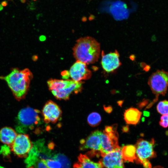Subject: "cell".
<instances>
[{"mask_svg": "<svg viewBox=\"0 0 168 168\" xmlns=\"http://www.w3.org/2000/svg\"><path fill=\"white\" fill-rule=\"evenodd\" d=\"M48 168H62V164L59 161L54 159L41 160Z\"/></svg>", "mask_w": 168, "mask_h": 168, "instance_id": "603a6c76", "label": "cell"}, {"mask_svg": "<svg viewBox=\"0 0 168 168\" xmlns=\"http://www.w3.org/2000/svg\"><path fill=\"white\" fill-rule=\"evenodd\" d=\"M129 130V127L128 125L123 126L122 128V131L123 132H127Z\"/></svg>", "mask_w": 168, "mask_h": 168, "instance_id": "4316f807", "label": "cell"}, {"mask_svg": "<svg viewBox=\"0 0 168 168\" xmlns=\"http://www.w3.org/2000/svg\"><path fill=\"white\" fill-rule=\"evenodd\" d=\"M101 56V63L102 68L107 72L114 71L121 65L119 55L117 50L106 54H105L102 51Z\"/></svg>", "mask_w": 168, "mask_h": 168, "instance_id": "7c38bea8", "label": "cell"}, {"mask_svg": "<svg viewBox=\"0 0 168 168\" xmlns=\"http://www.w3.org/2000/svg\"><path fill=\"white\" fill-rule=\"evenodd\" d=\"M101 121V118L100 114L96 112L90 113L87 118V122L88 124L92 127L98 126Z\"/></svg>", "mask_w": 168, "mask_h": 168, "instance_id": "d6986e66", "label": "cell"}, {"mask_svg": "<svg viewBox=\"0 0 168 168\" xmlns=\"http://www.w3.org/2000/svg\"><path fill=\"white\" fill-rule=\"evenodd\" d=\"M33 166L35 168H48L41 159L37 161Z\"/></svg>", "mask_w": 168, "mask_h": 168, "instance_id": "d4e9b609", "label": "cell"}, {"mask_svg": "<svg viewBox=\"0 0 168 168\" xmlns=\"http://www.w3.org/2000/svg\"><path fill=\"white\" fill-rule=\"evenodd\" d=\"M44 122L40 110L29 107H26L19 111L16 118V131L19 133L26 134L34 130L36 131Z\"/></svg>", "mask_w": 168, "mask_h": 168, "instance_id": "3957f363", "label": "cell"}, {"mask_svg": "<svg viewBox=\"0 0 168 168\" xmlns=\"http://www.w3.org/2000/svg\"><path fill=\"white\" fill-rule=\"evenodd\" d=\"M159 124L160 126L164 128L168 127V114L161 116Z\"/></svg>", "mask_w": 168, "mask_h": 168, "instance_id": "cb8c5ba5", "label": "cell"}, {"mask_svg": "<svg viewBox=\"0 0 168 168\" xmlns=\"http://www.w3.org/2000/svg\"><path fill=\"white\" fill-rule=\"evenodd\" d=\"M11 150L9 146L5 145L1 147L0 149V155H1L4 160L10 162L11 161L10 156Z\"/></svg>", "mask_w": 168, "mask_h": 168, "instance_id": "44dd1931", "label": "cell"}, {"mask_svg": "<svg viewBox=\"0 0 168 168\" xmlns=\"http://www.w3.org/2000/svg\"><path fill=\"white\" fill-rule=\"evenodd\" d=\"M104 108L105 111H106L107 113H110L112 110V107L110 106H104Z\"/></svg>", "mask_w": 168, "mask_h": 168, "instance_id": "484cf974", "label": "cell"}, {"mask_svg": "<svg viewBox=\"0 0 168 168\" xmlns=\"http://www.w3.org/2000/svg\"><path fill=\"white\" fill-rule=\"evenodd\" d=\"M154 143L153 138L150 141L140 138L135 145L136 150L135 160L137 163L142 164L145 168H152L149 159L156 156L153 148Z\"/></svg>", "mask_w": 168, "mask_h": 168, "instance_id": "52a82bcc", "label": "cell"}, {"mask_svg": "<svg viewBox=\"0 0 168 168\" xmlns=\"http://www.w3.org/2000/svg\"><path fill=\"white\" fill-rule=\"evenodd\" d=\"M100 131L98 130L92 132L85 139L80 141V150H90L88 154L91 156L100 155L101 142L100 137Z\"/></svg>", "mask_w": 168, "mask_h": 168, "instance_id": "9c48e42d", "label": "cell"}, {"mask_svg": "<svg viewBox=\"0 0 168 168\" xmlns=\"http://www.w3.org/2000/svg\"><path fill=\"white\" fill-rule=\"evenodd\" d=\"M41 113L44 123L54 124L60 119L62 112L57 104L50 100L45 104Z\"/></svg>", "mask_w": 168, "mask_h": 168, "instance_id": "30bf717a", "label": "cell"}, {"mask_svg": "<svg viewBox=\"0 0 168 168\" xmlns=\"http://www.w3.org/2000/svg\"><path fill=\"white\" fill-rule=\"evenodd\" d=\"M73 168H103V166L99 161L94 162L85 155L80 154L78 157V161L75 163Z\"/></svg>", "mask_w": 168, "mask_h": 168, "instance_id": "5bb4252c", "label": "cell"}, {"mask_svg": "<svg viewBox=\"0 0 168 168\" xmlns=\"http://www.w3.org/2000/svg\"><path fill=\"white\" fill-rule=\"evenodd\" d=\"M120 149L110 152L100 161L106 168H124Z\"/></svg>", "mask_w": 168, "mask_h": 168, "instance_id": "4fadbf2b", "label": "cell"}, {"mask_svg": "<svg viewBox=\"0 0 168 168\" xmlns=\"http://www.w3.org/2000/svg\"><path fill=\"white\" fill-rule=\"evenodd\" d=\"M52 159L57 160L61 163L62 168H69L70 164L67 158L64 155L60 154L55 155L52 157Z\"/></svg>", "mask_w": 168, "mask_h": 168, "instance_id": "7402d4cb", "label": "cell"}, {"mask_svg": "<svg viewBox=\"0 0 168 168\" xmlns=\"http://www.w3.org/2000/svg\"><path fill=\"white\" fill-rule=\"evenodd\" d=\"M83 82L72 80L50 79L47 81L49 89L55 97L59 100H67L72 94L81 92Z\"/></svg>", "mask_w": 168, "mask_h": 168, "instance_id": "277c9868", "label": "cell"}, {"mask_svg": "<svg viewBox=\"0 0 168 168\" xmlns=\"http://www.w3.org/2000/svg\"><path fill=\"white\" fill-rule=\"evenodd\" d=\"M142 114V113L137 109L131 107L125 110L124 119L127 124L136 125L139 123Z\"/></svg>", "mask_w": 168, "mask_h": 168, "instance_id": "e0dca14e", "label": "cell"}, {"mask_svg": "<svg viewBox=\"0 0 168 168\" xmlns=\"http://www.w3.org/2000/svg\"><path fill=\"white\" fill-rule=\"evenodd\" d=\"M157 112L163 115L168 114V100H164L160 101L156 106Z\"/></svg>", "mask_w": 168, "mask_h": 168, "instance_id": "ffe728a7", "label": "cell"}, {"mask_svg": "<svg viewBox=\"0 0 168 168\" xmlns=\"http://www.w3.org/2000/svg\"><path fill=\"white\" fill-rule=\"evenodd\" d=\"M110 11L115 18L119 20L127 18L128 14L126 4L121 1L113 3L110 7Z\"/></svg>", "mask_w": 168, "mask_h": 168, "instance_id": "9a60e30c", "label": "cell"}, {"mask_svg": "<svg viewBox=\"0 0 168 168\" xmlns=\"http://www.w3.org/2000/svg\"><path fill=\"white\" fill-rule=\"evenodd\" d=\"M72 50L77 61L86 64H92L97 61L99 58L100 45L95 39L86 36L77 40Z\"/></svg>", "mask_w": 168, "mask_h": 168, "instance_id": "7a4b0ae2", "label": "cell"}, {"mask_svg": "<svg viewBox=\"0 0 168 168\" xmlns=\"http://www.w3.org/2000/svg\"><path fill=\"white\" fill-rule=\"evenodd\" d=\"M3 8V6L1 4H0V11L2 10Z\"/></svg>", "mask_w": 168, "mask_h": 168, "instance_id": "f1b7e54d", "label": "cell"}, {"mask_svg": "<svg viewBox=\"0 0 168 168\" xmlns=\"http://www.w3.org/2000/svg\"><path fill=\"white\" fill-rule=\"evenodd\" d=\"M121 152L123 159L125 161L133 162L135 160L136 150L135 145L125 146L122 148Z\"/></svg>", "mask_w": 168, "mask_h": 168, "instance_id": "ac0fdd59", "label": "cell"}, {"mask_svg": "<svg viewBox=\"0 0 168 168\" xmlns=\"http://www.w3.org/2000/svg\"><path fill=\"white\" fill-rule=\"evenodd\" d=\"M28 168H35L33 166H31Z\"/></svg>", "mask_w": 168, "mask_h": 168, "instance_id": "4dcf8cb0", "label": "cell"}, {"mask_svg": "<svg viewBox=\"0 0 168 168\" xmlns=\"http://www.w3.org/2000/svg\"><path fill=\"white\" fill-rule=\"evenodd\" d=\"M32 78V73L28 68L20 70L14 68L8 75L0 76V79L7 82L15 98L18 101L25 98Z\"/></svg>", "mask_w": 168, "mask_h": 168, "instance_id": "6da1fadb", "label": "cell"}, {"mask_svg": "<svg viewBox=\"0 0 168 168\" xmlns=\"http://www.w3.org/2000/svg\"><path fill=\"white\" fill-rule=\"evenodd\" d=\"M34 1H35L36 0H34Z\"/></svg>", "mask_w": 168, "mask_h": 168, "instance_id": "d6a6232c", "label": "cell"}, {"mask_svg": "<svg viewBox=\"0 0 168 168\" xmlns=\"http://www.w3.org/2000/svg\"><path fill=\"white\" fill-rule=\"evenodd\" d=\"M0 168H3V167H1V166H0Z\"/></svg>", "mask_w": 168, "mask_h": 168, "instance_id": "1f68e13d", "label": "cell"}, {"mask_svg": "<svg viewBox=\"0 0 168 168\" xmlns=\"http://www.w3.org/2000/svg\"><path fill=\"white\" fill-rule=\"evenodd\" d=\"M1 5L3 6H6L7 5V2L6 1H4L2 2Z\"/></svg>", "mask_w": 168, "mask_h": 168, "instance_id": "83f0119b", "label": "cell"}, {"mask_svg": "<svg viewBox=\"0 0 168 168\" xmlns=\"http://www.w3.org/2000/svg\"><path fill=\"white\" fill-rule=\"evenodd\" d=\"M117 126L116 124L106 126L103 132L100 131L101 142L100 153L102 157L110 152L120 149L118 143Z\"/></svg>", "mask_w": 168, "mask_h": 168, "instance_id": "8992f818", "label": "cell"}, {"mask_svg": "<svg viewBox=\"0 0 168 168\" xmlns=\"http://www.w3.org/2000/svg\"><path fill=\"white\" fill-rule=\"evenodd\" d=\"M68 73L71 80L77 82L88 80L92 75V72L87 68V64L79 61H77L72 65Z\"/></svg>", "mask_w": 168, "mask_h": 168, "instance_id": "8fae6325", "label": "cell"}, {"mask_svg": "<svg viewBox=\"0 0 168 168\" xmlns=\"http://www.w3.org/2000/svg\"><path fill=\"white\" fill-rule=\"evenodd\" d=\"M148 84L155 97L146 107L147 109L151 107L158 100L159 96H165L166 93L168 88V71L157 70L150 76Z\"/></svg>", "mask_w": 168, "mask_h": 168, "instance_id": "5b68a950", "label": "cell"}, {"mask_svg": "<svg viewBox=\"0 0 168 168\" xmlns=\"http://www.w3.org/2000/svg\"><path fill=\"white\" fill-rule=\"evenodd\" d=\"M153 168H163L160 166H157L153 167Z\"/></svg>", "mask_w": 168, "mask_h": 168, "instance_id": "f546056e", "label": "cell"}, {"mask_svg": "<svg viewBox=\"0 0 168 168\" xmlns=\"http://www.w3.org/2000/svg\"><path fill=\"white\" fill-rule=\"evenodd\" d=\"M33 146V143L28 135L19 133L10 147L11 151L17 157L26 158Z\"/></svg>", "mask_w": 168, "mask_h": 168, "instance_id": "ba28073f", "label": "cell"}, {"mask_svg": "<svg viewBox=\"0 0 168 168\" xmlns=\"http://www.w3.org/2000/svg\"><path fill=\"white\" fill-rule=\"evenodd\" d=\"M17 135L16 132L12 128L7 127H3L0 130V142L10 147Z\"/></svg>", "mask_w": 168, "mask_h": 168, "instance_id": "2e32d148", "label": "cell"}]
</instances>
